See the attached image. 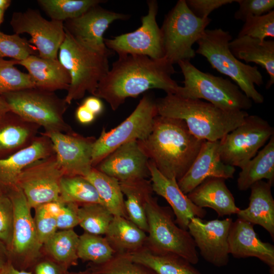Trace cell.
<instances>
[{
	"label": "cell",
	"instance_id": "cell-1",
	"mask_svg": "<svg viewBox=\"0 0 274 274\" xmlns=\"http://www.w3.org/2000/svg\"><path fill=\"white\" fill-rule=\"evenodd\" d=\"M173 65L165 57L128 54L119 56L99 82L93 96L105 99L113 111L128 97H136L151 89L176 94L180 86L172 78Z\"/></svg>",
	"mask_w": 274,
	"mask_h": 274
},
{
	"label": "cell",
	"instance_id": "cell-2",
	"mask_svg": "<svg viewBox=\"0 0 274 274\" xmlns=\"http://www.w3.org/2000/svg\"><path fill=\"white\" fill-rule=\"evenodd\" d=\"M137 141L162 175L178 181L189 169L204 141L192 134L183 120L157 115L150 134Z\"/></svg>",
	"mask_w": 274,
	"mask_h": 274
},
{
	"label": "cell",
	"instance_id": "cell-3",
	"mask_svg": "<svg viewBox=\"0 0 274 274\" xmlns=\"http://www.w3.org/2000/svg\"><path fill=\"white\" fill-rule=\"evenodd\" d=\"M156 104L158 115L183 120L195 136L212 142L221 140L249 115L246 111H226L201 99L175 94H166Z\"/></svg>",
	"mask_w": 274,
	"mask_h": 274
},
{
	"label": "cell",
	"instance_id": "cell-4",
	"mask_svg": "<svg viewBox=\"0 0 274 274\" xmlns=\"http://www.w3.org/2000/svg\"><path fill=\"white\" fill-rule=\"evenodd\" d=\"M232 40L230 32L221 28L206 29L196 42L195 53L205 57L213 68L229 77L252 101L262 104L264 96L255 86L263 84L262 74L256 66L243 63L232 54L229 47Z\"/></svg>",
	"mask_w": 274,
	"mask_h": 274
},
{
	"label": "cell",
	"instance_id": "cell-5",
	"mask_svg": "<svg viewBox=\"0 0 274 274\" xmlns=\"http://www.w3.org/2000/svg\"><path fill=\"white\" fill-rule=\"evenodd\" d=\"M65 31L58 59L68 72L71 83L64 99L68 105L82 98L86 92L94 95L100 80L109 71V56L88 48Z\"/></svg>",
	"mask_w": 274,
	"mask_h": 274
},
{
	"label": "cell",
	"instance_id": "cell-6",
	"mask_svg": "<svg viewBox=\"0 0 274 274\" xmlns=\"http://www.w3.org/2000/svg\"><path fill=\"white\" fill-rule=\"evenodd\" d=\"M178 64L184 76V86H180L175 94L204 99L226 111H246L252 107V101L228 79L203 72L189 60L180 61Z\"/></svg>",
	"mask_w": 274,
	"mask_h": 274
},
{
	"label": "cell",
	"instance_id": "cell-7",
	"mask_svg": "<svg viewBox=\"0 0 274 274\" xmlns=\"http://www.w3.org/2000/svg\"><path fill=\"white\" fill-rule=\"evenodd\" d=\"M148 230L145 246L158 254L179 256L192 264L199 261L196 247L188 230L180 227L172 209L151 196L146 207Z\"/></svg>",
	"mask_w": 274,
	"mask_h": 274
},
{
	"label": "cell",
	"instance_id": "cell-8",
	"mask_svg": "<svg viewBox=\"0 0 274 274\" xmlns=\"http://www.w3.org/2000/svg\"><path fill=\"white\" fill-rule=\"evenodd\" d=\"M1 95L10 111L26 121L43 127L45 132L73 131L64 119L68 104L55 92L33 87Z\"/></svg>",
	"mask_w": 274,
	"mask_h": 274
},
{
	"label": "cell",
	"instance_id": "cell-9",
	"mask_svg": "<svg viewBox=\"0 0 274 274\" xmlns=\"http://www.w3.org/2000/svg\"><path fill=\"white\" fill-rule=\"evenodd\" d=\"M211 21L201 19L189 8L186 0H179L166 15L160 30L165 57L174 65L193 58L192 46L202 36Z\"/></svg>",
	"mask_w": 274,
	"mask_h": 274
},
{
	"label": "cell",
	"instance_id": "cell-10",
	"mask_svg": "<svg viewBox=\"0 0 274 274\" xmlns=\"http://www.w3.org/2000/svg\"><path fill=\"white\" fill-rule=\"evenodd\" d=\"M158 115L156 100L145 95L131 114L114 128L102 129L95 139L92 151V165L95 167L108 155L121 145L147 138Z\"/></svg>",
	"mask_w": 274,
	"mask_h": 274
},
{
	"label": "cell",
	"instance_id": "cell-11",
	"mask_svg": "<svg viewBox=\"0 0 274 274\" xmlns=\"http://www.w3.org/2000/svg\"><path fill=\"white\" fill-rule=\"evenodd\" d=\"M8 195L14 208V220L10 262L19 270L28 271L44 256L31 208L22 191L17 187Z\"/></svg>",
	"mask_w": 274,
	"mask_h": 274
},
{
	"label": "cell",
	"instance_id": "cell-12",
	"mask_svg": "<svg viewBox=\"0 0 274 274\" xmlns=\"http://www.w3.org/2000/svg\"><path fill=\"white\" fill-rule=\"evenodd\" d=\"M273 135L274 129L268 121L249 115L242 124L219 140L221 159L242 169Z\"/></svg>",
	"mask_w": 274,
	"mask_h": 274
},
{
	"label": "cell",
	"instance_id": "cell-13",
	"mask_svg": "<svg viewBox=\"0 0 274 274\" xmlns=\"http://www.w3.org/2000/svg\"><path fill=\"white\" fill-rule=\"evenodd\" d=\"M148 13L141 18V26L134 31L104 39L106 46L118 54L148 56L158 59L164 57L160 28L156 21L158 3L156 1H147Z\"/></svg>",
	"mask_w": 274,
	"mask_h": 274
},
{
	"label": "cell",
	"instance_id": "cell-14",
	"mask_svg": "<svg viewBox=\"0 0 274 274\" xmlns=\"http://www.w3.org/2000/svg\"><path fill=\"white\" fill-rule=\"evenodd\" d=\"M64 176L55 154L37 160L20 174L17 186L23 192L31 209L59 200V185Z\"/></svg>",
	"mask_w": 274,
	"mask_h": 274
},
{
	"label": "cell",
	"instance_id": "cell-15",
	"mask_svg": "<svg viewBox=\"0 0 274 274\" xmlns=\"http://www.w3.org/2000/svg\"><path fill=\"white\" fill-rule=\"evenodd\" d=\"M10 25L15 33H26L31 37L29 42L37 48L39 57L58 59L59 48L65 37L63 22L48 20L38 10L29 8L13 13Z\"/></svg>",
	"mask_w": 274,
	"mask_h": 274
},
{
	"label": "cell",
	"instance_id": "cell-16",
	"mask_svg": "<svg viewBox=\"0 0 274 274\" xmlns=\"http://www.w3.org/2000/svg\"><path fill=\"white\" fill-rule=\"evenodd\" d=\"M129 18V15L110 11L97 5L78 17L63 22V25L65 30L79 43L111 56L114 52L106 46L104 34L114 21Z\"/></svg>",
	"mask_w": 274,
	"mask_h": 274
},
{
	"label": "cell",
	"instance_id": "cell-17",
	"mask_svg": "<svg viewBox=\"0 0 274 274\" xmlns=\"http://www.w3.org/2000/svg\"><path fill=\"white\" fill-rule=\"evenodd\" d=\"M51 141L57 162L64 176L86 177L93 167L92 151L96 139L74 131L68 133L42 132Z\"/></svg>",
	"mask_w": 274,
	"mask_h": 274
},
{
	"label": "cell",
	"instance_id": "cell-18",
	"mask_svg": "<svg viewBox=\"0 0 274 274\" xmlns=\"http://www.w3.org/2000/svg\"><path fill=\"white\" fill-rule=\"evenodd\" d=\"M232 222L231 218L203 221L194 217L188 224V231L201 256L217 267L224 266L228 263V237Z\"/></svg>",
	"mask_w": 274,
	"mask_h": 274
},
{
	"label": "cell",
	"instance_id": "cell-19",
	"mask_svg": "<svg viewBox=\"0 0 274 274\" xmlns=\"http://www.w3.org/2000/svg\"><path fill=\"white\" fill-rule=\"evenodd\" d=\"M149 162L138 141H133L117 148L94 168L119 182L147 179Z\"/></svg>",
	"mask_w": 274,
	"mask_h": 274
},
{
	"label": "cell",
	"instance_id": "cell-20",
	"mask_svg": "<svg viewBox=\"0 0 274 274\" xmlns=\"http://www.w3.org/2000/svg\"><path fill=\"white\" fill-rule=\"evenodd\" d=\"M219 141H204L196 158L185 174L177 181L186 195L211 177L233 178L235 167L224 163L219 153Z\"/></svg>",
	"mask_w": 274,
	"mask_h": 274
},
{
	"label": "cell",
	"instance_id": "cell-21",
	"mask_svg": "<svg viewBox=\"0 0 274 274\" xmlns=\"http://www.w3.org/2000/svg\"><path fill=\"white\" fill-rule=\"evenodd\" d=\"M149 168L153 192L163 197L169 204L175 216V221L180 227L188 230L192 218L202 219L206 216V210L190 200L179 188L177 180L164 176L150 160Z\"/></svg>",
	"mask_w": 274,
	"mask_h": 274
},
{
	"label": "cell",
	"instance_id": "cell-22",
	"mask_svg": "<svg viewBox=\"0 0 274 274\" xmlns=\"http://www.w3.org/2000/svg\"><path fill=\"white\" fill-rule=\"evenodd\" d=\"M55 154L49 137L40 133L28 146L0 159V190L7 195L17 187L18 177L30 163Z\"/></svg>",
	"mask_w": 274,
	"mask_h": 274
},
{
	"label": "cell",
	"instance_id": "cell-23",
	"mask_svg": "<svg viewBox=\"0 0 274 274\" xmlns=\"http://www.w3.org/2000/svg\"><path fill=\"white\" fill-rule=\"evenodd\" d=\"M253 226L239 218L232 222L228 237L229 253L237 258H257L269 266L271 274H274V246L262 242Z\"/></svg>",
	"mask_w": 274,
	"mask_h": 274
},
{
	"label": "cell",
	"instance_id": "cell-24",
	"mask_svg": "<svg viewBox=\"0 0 274 274\" xmlns=\"http://www.w3.org/2000/svg\"><path fill=\"white\" fill-rule=\"evenodd\" d=\"M187 195L196 206L212 209L219 217L236 215L240 210L223 178H207Z\"/></svg>",
	"mask_w": 274,
	"mask_h": 274
},
{
	"label": "cell",
	"instance_id": "cell-25",
	"mask_svg": "<svg viewBox=\"0 0 274 274\" xmlns=\"http://www.w3.org/2000/svg\"><path fill=\"white\" fill-rule=\"evenodd\" d=\"M17 64L27 70L36 88L51 92L67 90L69 88L70 75L58 59L31 55L23 60L18 61Z\"/></svg>",
	"mask_w": 274,
	"mask_h": 274
},
{
	"label": "cell",
	"instance_id": "cell-26",
	"mask_svg": "<svg viewBox=\"0 0 274 274\" xmlns=\"http://www.w3.org/2000/svg\"><path fill=\"white\" fill-rule=\"evenodd\" d=\"M272 183L259 181L250 189L251 193L248 207L240 209L236 214L238 218L253 225L264 228L274 239V199L271 193Z\"/></svg>",
	"mask_w": 274,
	"mask_h": 274
},
{
	"label": "cell",
	"instance_id": "cell-27",
	"mask_svg": "<svg viewBox=\"0 0 274 274\" xmlns=\"http://www.w3.org/2000/svg\"><path fill=\"white\" fill-rule=\"evenodd\" d=\"M41 127L9 112L0 121V159L30 145Z\"/></svg>",
	"mask_w": 274,
	"mask_h": 274
},
{
	"label": "cell",
	"instance_id": "cell-28",
	"mask_svg": "<svg viewBox=\"0 0 274 274\" xmlns=\"http://www.w3.org/2000/svg\"><path fill=\"white\" fill-rule=\"evenodd\" d=\"M229 47L232 54L246 63L254 62L264 68L269 76L266 88L274 83V41L261 40L247 36L232 40Z\"/></svg>",
	"mask_w": 274,
	"mask_h": 274
},
{
	"label": "cell",
	"instance_id": "cell-29",
	"mask_svg": "<svg viewBox=\"0 0 274 274\" xmlns=\"http://www.w3.org/2000/svg\"><path fill=\"white\" fill-rule=\"evenodd\" d=\"M116 254H131L143 248L147 235L128 219L114 216L105 234Z\"/></svg>",
	"mask_w": 274,
	"mask_h": 274
},
{
	"label": "cell",
	"instance_id": "cell-30",
	"mask_svg": "<svg viewBox=\"0 0 274 274\" xmlns=\"http://www.w3.org/2000/svg\"><path fill=\"white\" fill-rule=\"evenodd\" d=\"M119 183L123 195L126 197L124 205L128 219L147 233L145 207L154 192L151 180L143 179Z\"/></svg>",
	"mask_w": 274,
	"mask_h": 274
},
{
	"label": "cell",
	"instance_id": "cell-31",
	"mask_svg": "<svg viewBox=\"0 0 274 274\" xmlns=\"http://www.w3.org/2000/svg\"><path fill=\"white\" fill-rule=\"evenodd\" d=\"M263 179L274 182V135L241 169L237 180V188L241 191H246Z\"/></svg>",
	"mask_w": 274,
	"mask_h": 274
},
{
	"label": "cell",
	"instance_id": "cell-32",
	"mask_svg": "<svg viewBox=\"0 0 274 274\" xmlns=\"http://www.w3.org/2000/svg\"><path fill=\"white\" fill-rule=\"evenodd\" d=\"M132 260L156 274H202L190 262L174 254H158L145 246L130 254Z\"/></svg>",
	"mask_w": 274,
	"mask_h": 274
},
{
	"label": "cell",
	"instance_id": "cell-33",
	"mask_svg": "<svg viewBox=\"0 0 274 274\" xmlns=\"http://www.w3.org/2000/svg\"><path fill=\"white\" fill-rule=\"evenodd\" d=\"M85 178L94 186L104 206L113 216L128 219L120 183L93 167Z\"/></svg>",
	"mask_w": 274,
	"mask_h": 274
},
{
	"label": "cell",
	"instance_id": "cell-34",
	"mask_svg": "<svg viewBox=\"0 0 274 274\" xmlns=\"http://www.w3.org/2000/svg\"><path fill=\"white\" fill-rule=\"evenodd\" d=\"M79 239L74 229L57 231L43 244V254L68 268L78 264Z\"/></svg>",
	"mask_w": 274,
	"mask_h": 274
},
{
	"label": "cell",
	"instance_id": "cell-35",
	"mask_svg": "<svg viewBox=\"0 0 274 274\" xmlns=\"http://www.w3.org/2000/svg\"><path fill=\"white\" fill-rule=\"evenodd\" d=\"M59 200L81 206L88 203H101L94 186L84 177L63 176L59 185Z\"/></svg>",
	"mask_w": 274,
	"mask_h": 274
},
{
	"label": "cell",
	"instance_id": "cell-36",
	"mask_svg": "<svg viewBox=\"0 0 274 274\" xmlns=\"http://www.w3.org/2000/svg\"><path fill=\"white\" fill-rule=\"evenodd\" d=\"M101 0H38L37 3L51 20L64 22L80 16Z\"/></svg>",
	"mask_w": 274,
	"mask_h": 274
},
{
	"label": "cell",
	"instance_id": "cell-37",
	"mask_svg": "<svg viewBox=\"0 0 274 274\" xmlns=\"http://www.w3.org/2000/svg\"><path fill=\"white\" fill-rule=\"evenodd\" d=\"M116 252L105 237L84 232L79 235L77 255L79 259L101 264L110 260Z\"/></svg>",
	"mask_w": 274,
	"mask_h": 274
},
{
	"label": "cell",
	"instance_id": "cell-38",
	"mask_svg": "<svg viewBox=\"0 0 274 274\" xmlns=\"http://www.w3.org/2000/svg\"><path fill=\"white\" fill-rule=\"evenodd\" d=\"M79 225L85 232L96 235L105 234L114 216L101 203L80 206Z\"/></svg>",
	"mask_w": 274,
	"mask_h": 274
},
{
	"label": "cell",
	"instance_id": "cell-39",
	"mask_svg": "<svg viewBox=\"0 0 274 274\" xmlns=\"http://www.w3.org/2000/svg\"><path fill=\"white\" fill-rule=\"evenodd\" d=\"M17 61L0 58V95L35 87L29 75L15 66Z\"/></svg>",
	"mask_w": 274,
	"mask_h": 274
},
{
	"label": "cell",
	"instance_id": "cell-40",
	"mask_svg": "<svg viewBox=\"0 0 274 274\" xmlns=\"http://www.w3.org/2000/svg\"><path fill=\"white\" fill-rule=\"evenodd\" d=\"M94 274H156L132 260L129 254H116L101 264H91L88 268Z\"/></svg>",
	"mask_w": 274,
	"mask_h": 274
},
{
	"label": "cell",
	"instance_id": "cell-41",
	"mask_svg": "<svg viewBox=\"0 0 274 274\" xmlns=\"http://www.w3.org/2000/svg\"><path fill=\"white\" fill-rule=\"evenodd\" d=\"M37 49L29 41L14 33L8 35L0 31V58H12L21 61L31 55H37Z\"/></svg>",
	"mask_w": 274,
	"mask_h": 274
},
{
	"label": "cell",
	"instance_id": "cell-42",
	"mask_svg": "<svg viewBox=\"0 0 274 274\" xmlns=\"http://www.w3.org/2000/svg\"><path fill=\"white\" fill-rule=\"evenodd\" d=\"M237 36H247L264 40L274 38V11L247 18Z\"/></svg>",
	"mask_w": 274,
	"mask_h": 274
},
{
	"label": "cell",
	"instance_id": "cell-43",
	"mask_svg": "<svg viewBox=\"0 0 274 274\" xmlns=\"http://www.w3.org/2000/svg\"><path fill=\"white\" fill-rule=\"evenodd\" d=\"M35 224L40 243L43 244L57 230L56 217L50 213L45 204L34 209Z\"/></svg>",
	"mask_w": 274,
	"mask_h": 274
},
{
	"label": "cell",
	"instance_id": "cell-44",
	"mask_svg": "<svg viewBox=\"0 0 274 274\" xmlns=\"http://www.w3.org/2000/svg\"><path fill=\"white\" fill-rule=\"evenodd\" d=\"M14 220L12 202L8 195L2 194L0 196V241L8 249L12 242Z\"/></svg>",
	"mask_w": 274,
	"mask_h": 274
},
{
	"label": "cell",
	"instance_id": "cell-45",
	"mask_svg": "<svg viewBox=\"0 0 274 274\" xmlns=\"http://www.w3.org/2000/svg\"><path fill=\"white\" fill-rule=\"evenodd\" d=\"M239 8L234 14L236 20L245 21L252 16H258L272 10L273 0H235Z\"/></svg>",
	"mask_w": 274,
	"mask_h": 274
},
{
	"label": "cell",
	"instance_id": "cell-46",
	"mask_svg": "<svg viewBox=\"0 0 274 274\" xmlns=\"http://www.w3.org/2000/svg\"><path fill=\"white\" fill-rule=\"evenodd\" d=\"M235 2V0H187L186 3L190 10L201 19L208 18L209 14L224 5Z\"/></svg>",
	"mask_w": 274,
	"mask_h": 274
},
{
	"label": "cell",
	"instance_id": "cell-47",
	"mask_svg": "<svg viewBox=\"0 0 274 274\" xmlns=\"http://www.w3.org/2000/svg\"><path fill=\"white\" fill-rule=\"evenodd\" d=\"M79 204L75 203H64L56 217L57 229H71L79 225Z\"/></svg>",
	"mask_w": 274,
	"mask_h": 274
},
{
	"label": "cell",
	"instance_id": "cell-48",
	"mask_svg": "<svg viewBox=\"0 0 274 274\" xmlns=\"http://www.w3.org/2000/svg\"><path fill=\"white\" fill-rule=\"evenodd\" d=\"M68 268L50 258L43 256L33 266L32 274H65Z\"/></svg>",
	"mask_w": 274,
	"mask_h": 274
},
{
	"label": "cell",
	"instance_id": "cell-49",
	"mask_svg": "<svg viewBox=\"0 0 274 274\" xmlns=\"http://www.w3.org/2000/svg\"><path fill=\"white\" fill-rule=\"evenodd\" d=\"M82 105L95 116L101 113L103 110L102 101L100 98L94 96L86 98Z\"/></svg>",
	"mask_w": 274,
	"mask_h": 274
},
{
	"label": "cell",
	"instance_id": "cell-50",
	"mask_svg": "<svg viewBox=\"0 0 274 274\" xmlns=\"http://www.w3.org/2000/svg\"><path fill=\"white\" fill-rule=\"evenodd\" d=\"M95 116L83 105L80 106L76 111V118L82 124H87L91 123L94 120Z\"/></svg>",
	"mask_w": 274,
	"mask_h": 274
},
{
	"label": "cell",
	"instance_id": "cell-51",
	"mask_svg": "<svg viewBox=\"0 0 274 274\" xmlns=\"http://www.w3.org/2000/svg\"><path fill=\"white\" fill-rule=\"evenodd\" d=\"M10 262L9 251L7 246L0 241V272Z\"/></svg>",
	"mask_w": 274,
	"mask_h": 274
},
{
	"label": "cell",
	"instance_id": "cell-52",
	"mask_svg": "<svg viewBox=\"0 0 274 274\" xmlns=\"http://www.w3.org/2000/svg\"><path fill=\"white\" fill-rule=\"evenodd\" d=\"M0 274H32V273L30 271L19 270L14 267L10 262L2 269Z\"/></svg>",
	"mask_w": 274,
	"mask_h": 274
},
{
	"label": "cell",
	"instance_id": "cell-53",
	"mask_svg": "<svg viewBox=\"0 0 274 274\" xmlns=\"http://www.w3.org/2000/svg\"><path fill=\"white\" fill-rule=\"evenodd\" d=\"M10 111V110L8 104L4 97L0 95V121Z\"/></svg>",
	"mask_w": 274,
	"mask_h": 274
},
{
	"label": "cell",
	"instance_id": "cell-54",
	"mask_svg": "<svg viewBox=\"0 0 274 274\" xmlns=\"http://www.w3.org/2000/svg\"><path fill=\"white\" fill-rule=\"evenodd\" d=\"M11 2L10 0H0V9L5 12L10 6Z\"/></svg>",
	"mask_w": 274,
	"mask_h": 274
},
{
	"label": "cell",
	"instance_id": "cell-55",
	"mask_svg": "<svg viewBox=\"0 0 274 274\" xmlns=\"http://www.w3.org/2000/svg\"><path fill=\"white\" fill-rule=\"evenodd\" d=\"M65 274H94L90 269L88 268L84 271H80L78 272H67Z\"/></svg>",
	"mask_w": 274,
	"mask_h": 274
},
{
	"label": "cell",
	"instance_id": "cell-56",
	"mask_svg": "<svg viewBox=\"0 0 274 274\" xmlns=\"http://www.w3.org/2000/svg\"><path fill=\"white\" fill-rule=\"evenodd\" d=\"M5 11L0 9V26L4 21Z\"/></svg>",
	"mask_w": 274,
	"mask_h": 274
},
{
	"label": "cell",
	"instance_id": "cell-57",
	"mask_svg": "<svg viewBox=\"0 0 274 274\" xmlns=\"http://www.w3.org/2000/svg\"><path fill=\"white\" fill-rule=\"evenodd\" d=\"M2 194H3L2 193V192L1 191V190H0V196H1V195H2Z\"/></svg>",
	"mask_w": 274,
	"mask_h": 274
}]
</instances>
